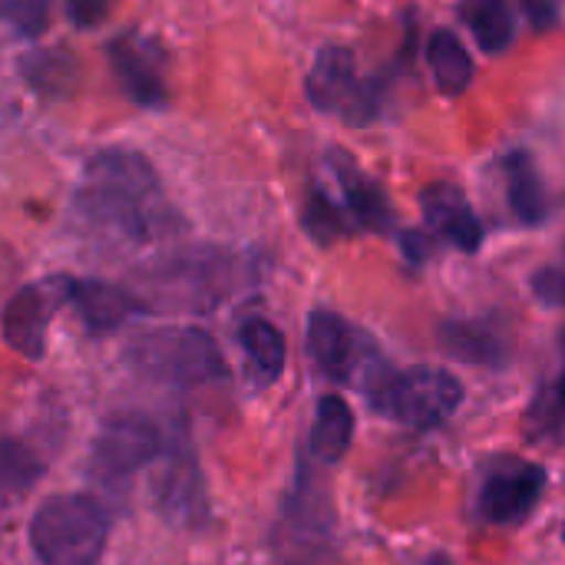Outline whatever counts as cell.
<instances>
[{
	"instance_id": "52a82bcc",
	"label": "cell",
	"mask_w": 565,
	"mask_h": 565,
	"mask_svg": "<svg viewBox=\"0 0 565 565\" xmlns=\"http://www.w3.org/2000/svg\"><path fill=\"white\" fill-rule=\"evenodd\" d=\"M152 500H156L159 516L169 526L182 533L205 530L212 507H209L205 477L189 444V434H175L172 444H166L152 473Z\"/></svg>"
},
{
	"instance_id": "484cf974",
	"label": "cell",
	"mask_w": 565,
	"mask_h": 565,
	"mask_svg": "<svg viewBox=\"0 0 565 565\" xmlns=\"http://www.w3.org/2000/svg\"><path fill=\"white\" fill-rule=\"evenodd\" d=\"M533 295L546 308H565V265H546L530 278Z\"/></svg>"
},
{
	"instance_id": "5b68a950",
	"label": "cell",
	"mask_w": 565,
	"mask_h": 565,
	"mask_svg": "<svg viewBox=\"0 0 565 565\" xmlns=\"http://www.w3.org/2000/svg\"><path fill=\"white\" fill-rule=\"evenodd\" d=\"M162 450H166V437L152 417L136 411H119L103 420L93 440L89 477L119 493L142 467L156 463Z\"/></svg>"
},
{
	"instance_id": "4316f807",
	"label": "cell",
	"mask_w": 565,
	"mask_h": 565,
	"mask_svg": "<svg viewBox=\"0 0 565 565\" xmlns=\"http://www.w3.org/2000/svg\"><path fill=\"white\" fill-rule=\"evenodd\" d=\"M66 3H70V17H73L79 26H86V30L96 26V23L106 17V7H109L106 0H66Z\"/></svg>"
},
{
	"instance_id": "f546056e",
	"label": "cell",
	"mask_w": 565,
	"mask_h": 565,
	"mask_svg": "<svg viewBox=\"0 0 565 565\" xmlns=\"http://www.w3.org/2000/svg\"><path fill=\"white\" fill-rule=\"evenodd\" d=\"M424 565H454V563H450L447 556H434V559H427V563H424Z\"/></svg>"
},
{
	"instance_id": "603a6c76",
	"label": "cell",
	"mask_w": 565,
	"mask_h": 565,
	"mask_svg": "<svg viewBox=\"0 0 565 565\" xmlns=\"http://www.w3.org/2000/svg\"><path fill=\"white\" fill-rule=\"evenodd\" d=\"M301 225L311 235L315 245H334L338 238H344L351 232L348 215L324 195V192H311L305 209H301Z\"/></svg>"
},
{
	"instance_id": "83f0119b",
	"label": "cell",
	"mask_w": 565,
	"mask_h": 565,
	"mask_svg": "<svg viewBox=\"0 0 565 565\" xmlns=\"http://www.w3.org/2000/svg\"><path fill=\"white\" fill-rule=\"evenodd\" d=\"M523 7H526V13L533 17V23L540 30H546V26H553L559 20V3L556 0H526Z\"/></svg>"
},
{
	"instance_id": "7c38bea8",
	"label": "cell",
	"mask_w": 565,
	"mask_h": 565,
	"mask_svg": "<svg viewBox=\"0 0 565 565\" xmlns=\"http://www.w3.org/2000/svg\"><path fill=\"white\" fill-rule=\"evenodd\" d=\"M109 60L116 76L122 79L126 93L146 106L156 109L166 103V56L152 40L142 36H119L109 43Z\"/></svg>"
},
{
	"instance_id": "7a4b0ae2",
	"label": "cell",
	"mask_w": 565,
	"mask_h": 565,
	"mask_svg": "<svg viewBox=\"0 0 565 565\" xmlns=\"http://www.w3.org/2000/svg\"><path fill=\"white\" fill-rule=\"evenodd\" d=\"M109 543V510L93 493H56L30 516V550L40 565H99Z\"/></svg>"
},
{
	"instance_id": "9c48e42d",
	"label": "cell",
	"mask_w": 565,
	"mask_h": 565,
	"mask_svg": "<svg viewBox=\"0 0 565 565\" xmlns=\"http://www.w3.org/2000/svg\"><path fill=\"white\" fill-rule=\"evenodd\" d=\"M305 93L315 109L331 113L351 126H367L377 116L374 86L358 76L354 53L348 46H324L305 79Z\"/></svg>"
},
{
	"instance_id": "2e32d148",
	"label": "cell",
	"mask_w": 565,
	"mask_h": 565,
	"mask_svg": "<svg viewBox=\"0 0 565 565\" xmlns=\"http://www.w3.org/2000/svg\"><path fill=\"white\" fill-rule=\"evenodd\" d=\"M354 440V411L344 397L324 394L315 407V424H311V454L318 463L334 467L348 457Z\"/></svg>"
},
{
	"instance_id": "ba28073f",
	"label": "cell",
	"mask_w": 565,
	"mask_h": 565,
	"mask_svg": "<svg viewBox=\"0 0 565 565\" xmlns=\"http://www.w3.org/2000/svg\"><path fill=\"white\" fill-rule=\"evenodd\" d=\"M308 354L315 367L334 384H374L387 367L374 341L334 311H311Z\"/></svg>"
},
{
	"instance_id": "5bb4252c",
	"label": "cell",
	"mask_w": 565,
	"mask_h": 565,
	"mask_svg": "<svg viewBox=\"0 0 565 565\" xmlns=\"http://www.w3.org/2000/svg\"><path fill=\"white\" fill-rule=\"evenodd\" d=\"M420 209H424V218L427 225L447 238L454 248L473 255L480 245H483V225L473 212V205L467 202V195L457 189V185H427L420 192Z\"/></svg>"
},
{
	"instance_id": "9a60e30c",
	"label": "cell",
	"mask_w": 565,
	"mask_h": 565,
	"mask_svg": "<svg viewBox=\"0 0 565 565\" xmlns=\"http://www.w3.org/2000/svg\"><path fill=\"white\" fill-rule=\"evenodd\" d=\"M334 172L341 179V189H344V202H348V215L361 225V228H371V232H391L394 225V212H391V202L384 195V189L367 179L351 156H341L334 152Z\"/></svg>"
},
{
	"instance_id": "f1b7e54d",
	"label": "cell",
	"mask_w": 565,
	"mask_h": 565,
	"mask_svg": "<svg viewBox=\"0 0 565 565\" xmlns=\"http://www.w3.org/2000/svg\"><path fill=\"white\" fill-rule=\"evenodd\" d=\"M401 245H404V252H407L411 262H424L430 255V245H427V235L424 232H404Z\"/></svg>"
},
{
	"instance_id": "ffe728a7",
	"label": "cell",
	"mask_w": 565,
	"mask_h": 565,
	"mask_svg": "<svg viewBox=\"0 0 565 565\" xmlns=\"http://www.w3.org/2000/svg\"><path fill=\"white\" fill-rule=\"evenodd\" d=\"M238 341H242V351L248 354L255 374L265 384H275L281 377V371H285V361H288L285 334L265 318H248L238 328Z\"/></svg>"
},
{
	"instance_id": "44dd1931",
	"label": "cell",
	"mask_w": 565,
	"mask_h": 565,
	"mask_svg": "<svg viewBox=\"0 0 565 565\" xmlns=\"http://www.w3.org/2000/svg\"><path fill=\"white\" fill-rule=\"evenodd\" d=\"M460 17L483 53L497 56L513 43V10L507 0H463Z\"/></svg>"
},
{
	"instance_id": "cb8c5ba5",
	"label": "cell",
	"mask_w": 565,
	"mask_h": 565,
	"mask_svg": "<svg viewBox=\"0 0 565 565\" xmlns=\"http://www.w3.org/2000/svg\"><path fill=\"white\" fill-rule=\"evenodd\" d=\"M530 434L536 440H553L565 434V374L530 407Z\"/></svg>"
},
{
	"instance_id": "8fae6325",
	"label": "cell",
	"mask_w": 565,
	"mask_h": 565,
	"mask_svg": "<svg viewBox=\"0 0 565 565\" xmlns=\"http://www.w3.org/2000/svg\"><path fill=\"white\" fill-rule=\"evenodd\" d=\"M66 301L63 278H50L40 285H23L3 308V341L26 361H40L46 354V331L53 311Z\"/></svg>"
},
{
	"instance_id": "4dcf8cb0",
	"label": "cell",
	"mask_w": 565,
	"mask_h": 565,
	"mask_svg": "<svg viewBox=\"0 0 565 565\" xmlns=\"http://www.w3.org/2000/svg\"><path fill=\"white\" fill-rule=\"evenodd\" d=\"M563 540H565V523H563Z\"/></svg>"
},
{
	"instance_id": "ac0fdd59",
	"label": "cell",
	"mask_w": 565,
	"mask_h": 565,
	"mask_svg": "<svg viewBox=\"0 0 565 565\" xmlns=\"http://www.w3.org/2000/svg\"><path fill=\"white\" fill-rule=\"evenodd\" d=\"M503 175H507V202L510 212L523 225H540L550 215V195L540 179V169L530 152H510L503 159Z\"/></svg>"
},
{
	"instance_id": "d6986e66",
	"label": "cell",
	"mask_w": 565,
	"mask_h": 565,
	"mask_svg": "<svg viewBox=\"0 0 565 565\" xmlns=\"http://www.w3.org/2000/svg\"><path fill=\"white\" fill-rule=\"evenodd\" d=\"M427 63L434 70V79L444 96H460L473 83V56L450 30H434L427 40Z\"/></svg>"
},
{
	"instance_id": "8992f818",
	"label": "cell",
	"mask_w": 565,
	"mask_h": 565,
	"mask_svg": "<svg viewBox=\"0 0 565 565\" xmlns=\"http://www.w3.org/2000/svg\"><path fill=\"white\" fill-rule=\"evenodd\" d=\"M149 288L162 308L209 311L232 291V258L218 248H189L149 271Z\"/></svg>"
},
{
	"instance_id": "3957f363",
	"label": "cell",
	"mask_w": 565,
	"mask_h": 565,
	"mask_svg": "<svg viewBox=\"0 0 565 565\" xmlns=\"http://www.w3.org/2000/svg\"><path fill=\"white\" fill-rule=\"evenodd\" d=\"M126 358L136 374L169 387H205L228 377L215 338L202 328H156L132 338Z\"/></svg>"
},
{
	"instance_id": "277c9868",
	"label": "cell",
	"mask_w": 565,
	"mask_h": 565,
	"mask_svg": "<svg viewBox=\"0 0 565 565\" xmlns=\"http://www.w3.org/2000/svg\"><path fill=\"white\" fill-rule=\"evenodd\" d=\"M367 401L381 417L407 430H434L460 411L463 384L444 367L384 371L367 387Z\"/></svg>"
},
{
	"instance_id": "d4e9b609",
	"label": "cell",
	"mask_w": 565,
	"mask_h": 565,
	"mask_svg": "<svg viewBox=\"0 0 565 565\" xmlns=\"http://www.w3.org/2000/svg\"><path fill=\"white\" fill-rule=\"evenodd\" d=\"M3 17L20 36H40L50 26V0H3Z\"/></svg>"
},
{
	"instance_id": "e0dca14e",
	"label": "cell",
	"mask_w": 565,
	"mask_h": 565,
	"mask_svg": "<svg viewBox=\"0 0 565 565\" xmlns=\"http://www.w3.org/2000/svg\"><path fill=\"white\" fill-rule=\"evenodd\" d=\"M440 348L463 364H480V367H503L507 364L503 334L483 321H444L440 324Z\"/></svg>"
},
{
	"instance_id": "4fadbf2b",
	"label": "cell",
	"mask_w": 565,
	"mask_h": 565,
	"mask_svg": "<svg viewBox=\"0 0 565 565\" xmlns=\"http://www.w3.org/2000/svg\"><path fill=\"white\" fill-rule=\"evenodd\" d=\"M63 285H66V301L79 311L86 331H93V334H109V331L122 328L129 318L149 311V305H142L132 291L106 285V281L63 278Z\"/></svg>"
},
{
	"instance_id": "7402d4cb",
	"label": "cell",
	"mask_w": 565,
	"mask_h": 565,
	"mask_svg": "<svg viewBox=\"0 0 565 565\" xmlns=\"http://www.w3.org/2000/svg\"><path fill=\"white\" fill-rule=\"evenodd\" d=\"M46 463L17 437H7L3 440V493H7V503H13L20 493H26L40 477H43Z\"/></svg>"
},
{
	"instance_id": "30bf717a",
	"label": "cell",
	"mask_w": 565,
	"mask_h": 565,
	"mask_svg": "<svg viewBox=\"0 0 565 565\" xmlns=\"http://www.w3.org/2000/svg\"><path fill=\"white\" fill-rule=\"evenodd\" d=\"M546 490V470L526 460H500L487 470L480 493H477V513L483 523L493 526H516L523 523L540 497Z\"/></svg>"
},
{
	"instance_id": "6da1fadb",
	"label": "cell",
	"mask_w": 565,
	"mask_h": 565,
	"mask_svg": "<svg viewBox=\"0 0 565 565\" xmlns=\"http://www.w3.org/2000/svg\"><path fill=\"white\" fill-rule=\"evenodd\" d=\"M76 209L103 235L122 242H152L172 225L162 182L146 156L132 149H103L89 156L76 189Z\"/></svg>"
}]
</instances>
